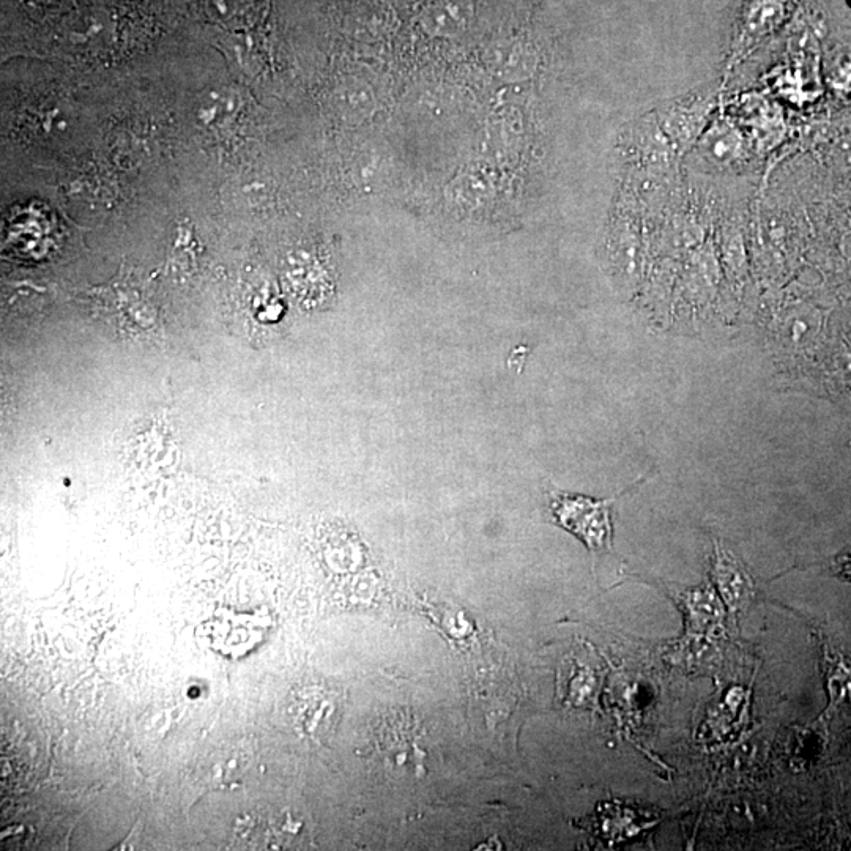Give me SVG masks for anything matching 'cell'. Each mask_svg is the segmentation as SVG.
Segmentation results:
<instances>
[{"label":"cell","mask_w":851,"mask_h":851,"mask_svg":"<svg viewBox=\"0 0 851 851\" xmlns=\"http://www.w3.org/2000/svg\"><path fill=\"white\" fill-rule=\"evenodd\" d=\"M612 500H593L584 495L554 491L550 494V513L555 524L573 533L591 552L612 546Z\"/></svg>","instance_id":"1"},{"label":"cell","mask_w":851,"mask_h":851,"mask_svg":"<svg viewBox=\"0 0 851 851\" xmlns=\"http://www.w3.org/2000/svg\"><path fill=\"white\" fill-rule=\"evenodd\" d=\"M713 573L725 603L733 612L743 610L754 596V582L743 563L719 543L714 546Z\"/></svg>","instance_id":"2"},{"label":"cell","mask_w":851,"mask_h":851,"mask_svg":"<svg viewBox=\"0 0 851 851\" xmlns=\"http://www.w3.org/2000/svg\"><path fill=\"white\" fill-rule=\"evenodd\" d=\"M246 768H248V752L242 747H235L231 754L224 755L213 765V777L215 781H221L220 784L232 785L235 781L242 779Z\"/></svg>","instance_id":"3"},{"label":"cell","mask_w":851,"mask_h":851,"mask_svg":"<svg viewBox=\"0 0 851 851\" xmlns=\"http://www.w3.org/2000/svg\"><path fill=\"white\" fill-rule=\"evenodd\" d=\"M834 574L840 579H844L845 582H850L851 584V552L848 554H840L839 557H836L834 560Z\"/></svg>","instance_id":"4"}]
</instances>
